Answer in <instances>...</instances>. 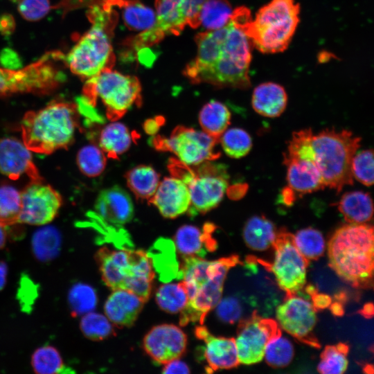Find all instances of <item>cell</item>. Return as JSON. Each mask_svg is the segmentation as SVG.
Segmentation results:
<instances>
[{
    "label": "cell",
    "instance_id": "9c48e42d",
    "mask_svg": "<svg viewBox=\"0 0 374 374\" xmlns=\"http://www.w3.org/2000/svg\"><path fill=\"white\" fill-rule=\"evenodd\" d=\"M62 62H64V54L51 51L24 68L0 66V97L16 93L43 96L53 93L66 80Z\"/></svg>",
    "mask_w": 374,
    "mask_h": 374
},
{
    "label": "cell",
    "instance_id": "d4e9b609",
    "mask_svg": "<svg viewBox=\"0 0 374 374\" xmlns=\"http://www.w3.org/2000/svg\"><path fill=\"white\" fill-rule=\"evenodd\" d=\"M283 163L287 168L288 188L292 191L306 194L325 188L320 172L313 161L284 155Z\"/></svg>",
    "mask_w": 374,
    "mask_h": 374
},
{
    "label": "cell",
    "instance_id": "11a10c76",
    "mask_svg": "<svg viewBox=\"0 0 374 374\" xmlns=\"http://www.w3.org/2000/svg\"><path fill=\"white\" fill-rule=\"evenodd\" d=\"M159 125V120H148L145 121L144 128L147 133L153 134L157 132Z\"/></svg>",
    "mask_w": 374,
    "mask_h": 374
},
{
    "label": "cell",
    "instance_id": "7bdbcfd3",
    "mask_svg": "<svg viewBox=\"0 0 374 374\" xmlns=\"http://www.w3.org/2000/svg\"><path fill=\"white\" fill-rule=\"evenodd\" d=\"M82 334L93 341H100L114 334L111 321L100 313L88 312L82 317L80 323Z\"/></svg>",
    "mask_w": 374,
    "mask_h": 374
},
{
    "label": "cell",
    "instance_id": "e575fe53",
    "mask_svg": "<svg viewBox=\"0 0 374 374\" xmlns=\"http://www.w3.org/2000/svg\"><path fill=\"white\" fill-rule=\"evenodd\" d=\"M232 12L227 0H206L199 13L200 25L206 30L220 29L228 23Z\"/></svg>",
    "mask_w": 374,
    "mask_h": 374
},
{
    "label": "cell",
    "instance_id": "8d00e7d4",
    "mask_svg": "<svg viewBox=\"0 0 374 374\" xmlns=\"http://www.w3.org/2000/svg\"><path fill=\"white\" fill-rule=\"evenodd\" d=\"M348 346L345 343L326 346L321 354L317 371L322 374H341L348 367Z\"/></svg>",
    "mask_w": 374,
    "mask_h": 374
},
{
    "label": "cell",
    "instance_id": "d6a6232c",
    "mask_svg": "<svg viewBox=\"0 0 374 374\" xmlns=\"http://www.w3.org/2000/svg\"><path fill=\"white\" fill-rule=\"evenodd\" d=\"M61 247V235L56 228L44 226L35 232L32 238V249L35 256L42 262L55 258Z\"/></svg>",
    "mask_w": 374,
    "mask_h": 374
},
{
    "label": "cell",
    "instance_id": "e0dca14e",
    "mask_svg": "<svg viewBox=\"0 0 374 374\" xmlns=\"http://www.w3.org/2000/svg\"><path fill=\"white\" fill-rule=\"evenodd\" d=\"M19 223L44 225L57 215L62 199L60 193L43 182H30L21 192Z\"/></svg>",
    "mask_w": 374,
    "mask_h": 374
},
{
    "label": "cell",
    "instance_id": "6f0895ef",
    "mask_svg": "<svg viewBox=\"0 0 374 374\" xmlns=\"http://www.w3.org/2000/svg\"><path fill=\"white\" fill-rule=\"evenodd\" d=\"M3 226L0 225V249H1L6 242V233Z\"/></svg>",
    "mask_w": 374,
    "mask_h": 374
},
{
    "label": "cell",
    "instance_id": "db71d44e",
    "mask_svg": "<svg viewBox=\"0 0 374 374\" xmlns=\"http://www.w3.org/2000/svg\"><path fill=\"white\" fill-rule=\"evenodd\" d=\"M8 269L7 265L3 261H0V291L6 285Z\"/></svg>",
    "mask_w": 374,
    "mask_h": 374
},
{
    "label": "cell",
    "instance_id": "5bb4252c",
    "mask_svg": "<svg viewBox=\"0 0 374 374\" xmlns=\"http://www.w3.org/2000/svg\"><path fill=\"white\" fill-rule=\"evenodd\" d=\"M272 247L274 260L269 269L285 297L296 295L305 285L309 262L296 248L294 235L285 230L277 232Z\"/></svg>",
    "mask_w": 374,
    "mask_h": 374
},
{
    "label": "cell",
    "instance_id": "7a4b0ae2",
    "mask_svg": "<svg viewBox=\"0 0 374 374\" xmlns=\"http://www.w3.org/2000/svg\"><path fill=\"white\" fill-rule=\"evenodd\" d=\"M87 17L91 26L64 55L65 65L86 80L114 65L112 37L118 15L107 0H102L89 7Z\"/></svg>",
    "mask_w": 374,
    "mask_h": 374
},
{
    "label": "cell",
    "instance_id": "7c38bea8",
    "mask_svg": "<svg viewBox=\"0 0 374 374\" xmlns=\"http://www.w3.org/2000/svg\"><path fill=\"white\" fill-rule=\"evenodd\" d=\"M206 0H155L156 19L149 29L127 38L124 44L138 53L170 35H179L186 26H200L199 13Z\"/></svg>",
    "mask_w": 374,
    "mask_h": 374
},
{
    "label": "cell",
    "instance_id": "bcb514c9",
    "mask_svg": "<svg viewBox=\"0 0 374 374\" xmlns=\"http://www.w3.org/2000/svg\"><path fill=\"white\" fill-rule=\"evenodd\" d=\"M17 8L24 19L35 21L44 17L52 9V6L49 0H21Z\"/></svg>",
    "mask_w": 374,
    "mask_h": 374
},
{
    "label": "cell",
    "instance_id": "f907efd6",
    "mask_svg": "<svg viewBox=\"0 0 374 374\" xmlns=\"http://www.w3.org/2000/svg\"><path fill=\"white\" fill-rule=\"evenodd\" d=\"M307 290L312 297V305L315 309L326 308L331 304L330 297L323 294H319L314 287L310 286L307 287Z\"/></svg>",
    "mask_w": 374,
    "mask_h": 374
},
{
    "label": "cell",
    "instance_id": "9f6ffc18",
    "mask_svg": "<svg viewBox=\"0 0 374 374\" xmlns=\"http://www.w3.org/2000/svg\"><path fill=\"white\" fill-rule=\"evenodd\" d=\"M373 309L371 303H368L364 305L362 310V314L365 317H371L373 316Z\"/></svg>",
    "mask_w": 374,
    "mask_h": 374
},
{
    "label": "cell",
    "instance_id": "f6af8a7d",
    "mask_svg": "<svg viewBox=\"0 0 374 374\" xmlns=\"http://www.w3.org/2000/svg\"><path fill=\"white\" fill-rule=\"evenodd\" d=\"M373 152L364 150L355 153L351 163L353 176L366 186L373 184Z\"/></svg>",
    "mask_w": 374,
    "mask_h": 374
},
{
    "label": "cell",
    "instance_id": "ab89813d",
    "mask_svg": "<svg viewBox=\"0 0 374 374\" xmlns=\"http://www.w3.org/2000/svg\"><path fill=\"white\" fill-rule=\"evenodd\" d=\"M219 141L224 152L234 159L246 156L252 147V140L249 133L238 127L226 130Z\"/></svg>",
    "mask_w": 374,
    "mask_h": 374
},
{
    "label": "cell",
    "instance_id": "cb8c5ba5",
    "mask_svg": "<svg viewBox=\"0 0 374 374\" xmlns=\"http://www.w3.org/2000/svg\"><path fill=\"white\" fill-rule=\"evenodd\" d=\"M145 301L135 294L125 290H113L105 305V316L118 327H130L143 309Z\"/></svg>",
    "mask_w": 374,
    "mask_h": 374
},
{
    "label": "cell",
    "instance_id": "ffe728a7",
    "mask_svg": "<svg viewBox=\"0 0 374 374\" xmlns=\"http://www.w3.org/2000/svg\"><path fill=\"white\" fill-rule=\"evenodd\" d=\"M195 335L205 344L203 356L207 372L231 369L240 364L234 338L215 337L202 324L196 327Z\"/></svg>",
    "mask_w": 374,
    "mask_h": 374
},
{
    "label": "cell",
    "instance_id": "836d02e7",
    "mask_svg": "<svg viewBox=\"0 0 374 374\" xmlns=\"http://www.w3.org/2000/svg\"><path fill=\"white\" fill-rule=\"evenodd\" d=\"M156 301L159 307L170 314L180 313L188 301L183 281L161 285L156 292Z\"/></svg>",
    "mask_w": 374,
    "mask_h": 374
},
{
    "label": "cell",
    "instance_id": "680465c9",
    "mask_svg": "<svg viewBox=\"0 0 374 374\" xmlns=\"http://www.w3.org/2000/svg\"><path fill=\"white\" fill-rule=\"evenodd\" d=\"M332 312L335 315H341L343 314V310L340 304L334 303L331 308Z\"/></svg>",
    "mask_w": 374,
    "mask_h": 374
},
{
    "label": "cell",
    "instance_id": "3957f363",
    "mask_svg": "<svg viewBox=\"0 0 374 374\" xmlns=\"http://www.w3.org/2000/svg\"><path fill=\"white\" fill-rule=\"evenodd\" d=\"M240 263L231 255L215 260L198 256L183 257L181 274L188 294V303L180 312L179 324H203L207 314L222 299L224 283L229 269Z\"/></svg>",
    "mask_w": 374,
    "mask_h": 374
},
{
    "label": "cell",
    "instance_id": "5b68a950",
    "mask_svg": "<svg viewBox=\"0 0 374 374\" xmlns=\"http://www.w3.org/2000/svg\"><path fill=\"white\" fill-rule=\"evenodd\" d=\"M78 126L77 105L53 100L39 110L24 114L21 123L23 143L31 152L49 154L67 148Z\"/></svg>",
    "mask_w": 374,
    "mask_h": 374
},
{
    "label": "cell",
    "instance_id": "7dc6e473",
    "mask_svg": "<svg viewBox=\"0 0 374 374\" xmlns=\"http://www.w3.org/2000/svg\"><path fill=\"white\" fill-rule=\"evenodd\" d=\"M216 306L218 317L226 323H234L240 317L241 306L235 298L221 299Z\"/></svg>",
    "mask_w": 374,
    "mask_h": 374
},
{
    "label": "cell",
    "instance_id": "52a82bcc",
    "mask_svg": "<svg viewBox=\"0 0 374 374\" xmlns=\"http://www.w3.org/2000/svg\"><path fill=\"white\" fill-rule=\"evenodd\" d=\"M96 259L102 279L112 289L130 291L145 302L151 294L154 271L152 262L141 250L100 248Z\"/></svg>",
    "mask_w": 374,
    "mask_h": 374
},
{
    "label": "cell",
    "instance_id": "b9f144b4",
    "mask_svg": "<svg viewBox=\"0 0 374 374\" xmlns=\"http://www.w3.org/2000/svg\"><path fill=\"white\" fill-rule=\"evenodd\" d=\"M77 165L82 174L93 177L100 175L106 166L105 152L93 144L83 146L76 157Z\"/></svg>",
    "mask_w": 374,
    "mask_h": 374
},
{
    "label": "cell",
    "instance_id": "4fadbf2b",
    "mask_svg": "<svg viewBox=\"0 0 374 374\" xmlns=\"http://www.w3.org/2000/svg\"><path fill=\"white\" fill-rule=\"evenodd\" d=\"M150 141L157 150L171 152L179 161L188 166L214 161L220 156V152L215 149L219 139L192 127L179 125L169 137L156 136Z\"/></svg>",
    "mask_w": 374,
    "mask_h": 374
},
{
    "label": "cell",
    "instance_id": "603a6c76",
    "mask_svg": "<svg viewBox=\"0 0 374 374\" xmlns=\"http://www.w3.org/2000/svg\"><path fill=\"white\" fill-rule=\"evenodd\" d=\"M214 230L215 225L211 223L205 224L202 229L190 224L181 226L175 235L177 251L183 257L204 258L208 251L211 252L217 247V242L212 236Z\"/></svg>",
    "mask_w": 374,
    "mask_h": 374
},
{
    "label": "cell",
    "instance_id": "2e32d148",
    "mask_svg": "<svg viewBox=\"0 0 374 374\" xmlns=\"http://www.w3.org/2000/svg\"><path fill=\"white\" fill-rule=\"evenodd\" d=\"M279 326L299 341L320 348L313 333L317 323L316 309L308 301L296 295L285 297L276 309Z\"/></svg>",
    "mask_w": 374,
    "mask_h": 374
},
{
    "label": "cell",
    "instance_id": "ee69618b",
    "mask_svg": "<svg viewBox=\"0 0 374 374\" xmlns=\"http://www.w3.org/2000/svg\"><path fill=\"white\" fill-rule=\"evenodd\" d=\"M294 357L292 343L282 335L271 339L266 345L264 357L270 366L278 368L287 366Z\"/></svg>",
    "mask_w": 374,
    "mask_h": 374
},
{
    "label": "cell",
    "instance_id": "f546056e",
    "mask_svg": "<svg viewBox=\"0 0 374 374\" xmlns=\"http://www.w3.org/2000/svg\"><path fill=\"white\" fill-rule=\"evenodd\" d=\"M107 1L112 6L121 9L123 21L130 30L142 32L150 28L155 22V12L138 0Z\"/></svg>",
    "mask_w": 374,
    "mask_h": 374
},
{
    "label": "cell",
    "instance_id": "f1b7e54d",
    "mask_svg": "<svg viewBox=\"0 0 374 374\" xmlns=\"http://www.w3.org/2000/svg\"><path fill=\"white\" fill-rule=\"evenodd\" d=\"M134 137L125 125L113 121L101 130L99 146L109 158L117 159L130 148Z\"/></svg>",
    "mask_w": 374,
    "mask_h": 374
},
{
    "label": "cell",
    "instance_id": "ac0fdd59",
    "mask_svg": "<svg viewBox=\"0 0 374 374\" xmlns=\"http://www.w3.org/2000/svg\"><path fill=\"white\" fill-rule=\"evenodd\" d=\"M186 335L178 326L163 323L154 326L144 337L143 347L150 357L165 364L182 356L186 348Z\"/></svg>",
    "mask_w": 374,
    "mask_h": 374
},
{
    "label": "cell",
    "instance_id": "f5cc1de1",
    "mask_svg": "<svg viewBox=\"0 0 374 374\" xmlns=\"http://www.w3.org/2000/svg\"><path fill=\"white\" fill-rule=\"evenodd\" d=\"M15 29V21L10 14L0 16V33L3 35L12 34Z\"/></svg>",
    "mask_w": 374,
    "mask_h": 374
},
{
    "label": "cell",
    "instance_id": "d590c367",
    "mask_svg": "<svg viewBox=\"0 0 374 374\" xmlns=\"http://www.w3.org/2000/svg\"><path fill=\"white\" fill-rule=\"evenodd\" d=\"M294 244L310 263L319 258L324 253L326 245L321 233L314 228H306L298 231L294 235Z\"/></svg>",
    "mask_w": 374,
    "mask_h": 374
},
{
    "label": "cell",
    "instance_id": "681fc988",
    "mask_svg": "<svg viewBox=\"0 0 374 374\" xmlns=\"http://www.w3.org/2000/svg\"><path fill=\"white\" fill-rule=\"evenodd\" d=\"M102 0H61L59 3L53 6L55 8H62L64 10V13L80 7L85 6H90L94 3H98Z\"/></svg>",
    "mask_w": 374,
    "mask_h": 374
},
{
    "label": "cell",
    "instance_id": "484cf974",
    "mask_svg": "<svg viewBox=\"0 0 374 374\" xmlns=\"http://www.w3.org/2000/svg\"><path fill=\"white\" fill-rule=\"evenodd\" d=\"M287 103V93L281 85L267 82L257 86L253 92L251 105L258 114L269 118L279 116Z\"/></svg>",
    "mask_w": 374,
    "mask_h": 374
},
{
    "label": "cell",
    "instance_id": "d6986e66",
    "mask_svg": "<svg viewBox=\"0 0 374 374\" xmlns=\"http://www.w3.org/2000/svg\"><path fill=\"white\" fill-rule=\"evenodd\" d=\"M30 152L15 138L0 139V172L12 180L26 175L30 182H43Z\"/></svg>",
    "mask_w": 374,
    "mask_h": 374
},
{
    "label": "cell",
    "instance_id": "8fae6325",
    "mask_svg": "<svg viewBox=\"0 0 374 374\" xmlns=\"http://www.w3.org/2000/svg\"><path fill=\"white\" fill-rule=\"evenodd\" d=\"M81 98L95 107L100 99L107 118L112 121L121 118L134 105H141V86L139 79L106 69L87 79Z\"/></svg>",
    "mask_w": 374,
    "mask_h": 374
},
{
    "label": "cell",
    "instance_id": "ba28073f",
    "mask_svg": "<svg viewBox=\"0 0 374 374\" xmlns=\"http://www.w3.org/2000/svg\"><path fill=\"white\" fill-rule=\"evenodd\" d=\"M361 139L350 131L324 130L312 135L314 159L324 187L340 192L344 186L353 184V158Z\"/></svg>",
    "mask_w": 374,
    "mask_h": 374
},
{
    "label": "cell",
    "instance_id": "816d5d0a",
    "mask_svg": "<svg viewBox=\"0 0 374 374\" xmlns=\"http://www.w3.org/2000/svg\"><path fill=\"white\" fill-rule=\"evenodd\" d=\"M188 365L179 359H173L163 366V373H190Z\"/></svg>",
    "mask_w": 374,
    "mask_h": 374
},
{
    "label": "cell",
    "instance_id": "30bf717a",
    "mask_svg": "<svg viewBox=\"0 0 374 374\" xmlns=\"http://www.w3.org/2000/svg\"><path fill=\"white\" fill-rule=\"evenodd\" d=\"M168 169L173 177L187 186L190 196V215L205 213L217 206L228 188L229 179L225 166L213 161L195 166L186 165L178 159H170Z\"/></svg>",
    "mask_w": 374,
    "mask_h": 374
},
{
    "label": "cell",
    "instance_id": "8992f818",
    "mask_svg": "<svg viewBox=\"0 0 374 374\" xmlns=\"http://www.w3.org/2000/svg\"><path fill=\"white\" fill-rule=\"evenodd\" d=\"M300 6L295 0H271L254 19L231 15L251 45L262 53H280L289 46L299 25Z\"/></svg>",
    "mask_w": 374,
    "mask_h": 374
},
{
    "label": "cell",
    "instance_id": "c3c4849f",
    "mask_svg": "<svg viewBox=\"0 0 374 374\" xmlns=\"http://www.w3.org/2000/svg\"><path fill=\"white\" fill-rule=\"evenodd\" d=\"M0 63L3 67L17 69L21 64L18 54L10 48H5L0 54Z\"/></svg>",
    "mask_w": 374,
    "mask_h": 374
},
{
    "label": "cell",
    "instance_id": "4316f807",
    "mask_svg": "<svg viewBox=\"0 0 374 374\" xmlns=\"http://www.w3.org/2000/svg\"><path fill=\"white\" fill-rule=\"evenodd\" d=\"M338 209L348 223L365 224L373 217L372 199L362 191L344 193L338 202Z\"/></svg>",
    "mask_w": 374,
    "mask_h": 374
},
{
    "label": "cell",
    "instance_id": "7402d4cb",
    "mask_svg": "<svg viewBox=\"0 0 374 374\" xmlns=\"http://www.w3.org/2000/svg\"><path fill=\"white\" fill-rule=\"evenodd\" d=\"M95 208L100 217L116 225L127 224L134 215L130 195L118 186L102 190L97 197Z\"/></svg>",
    "mask_w": 374,
    "mask_h": 374
},
{
    "label": "cell",
    "instance_id": "4dcf8cb0",
    "mask_svg": "<svg viewBox=\"0 0 374 374\" xmlns=\"http://www.w3.org/2000/svg\"><path fill=\"white\" fill-rule=\"evenodd\" d=\"M127 184L134 195L140 199L149 201L159 184V175L151 166H137L125 175Z\"/></svg>",
    "mask_w": 374,
    "mask_h": 374
},
{
    "label": "cell",
    "instance_id": "60d3db41",
    "mask_svg": "<svg viewBox=\"0 0 374 374\" xmlns=\"http://www.w3.org/2000/svg\"><path fill=\"white\" fill-rule=\"evenodd\" d=\"M68 299L71 314L74 317L92 312L98 302L95 290L82 283L74 285L70 289Z\"/></svg>",
    "mask_w": 374,
    "mask_h": 374
},
{
    "label": "cell",
    "instance_id": "74e56055",
    "mask_svg": "<svg viewBox=\"0 0 374 374\" xmlns=\"http://www.w3.org/2000/svg\"><path fill=\"white\" fill-rule=\"evenodd\" d=\"M31 366L38 374H57L67 369L59 351L51 346L36 349L32 355Z\"/></svg>",
    "mask_w": 374,
    "mask_h": 374
},
{
    "label": "cell",
    "instance_id": "44dd1931",
    "mask_svg": "<svg viewBox=\"0 0 374 374\" xmlns=\"http://www.w3.org/2000/svg\"><path fill=\"white\" fill-rule=\"evenodd\" d=\"M148 202L166 218H175L188 211L190 196L186 184L175 177H165Z\"/></svg>",
    "mask_w": 374,
    "mask_h": 374
},
{
    "label": "cell",
    "instance_id": "f35d334b",
    "mask_svg": "<svg viewBox=\"0 0 374 374\" xmlns=\"http://www.w3.org/2000/svg\"><path fill=\"white\" fill-rule=\"evenodd\" d=\"M21 195L9 185L0 186V225L6 227L19 223Z\"/></svg>",
    "mask_w": 374,
    "mask_h": 374
},
{
    "label": "cell",
    "instance_id": "1f68e13d",
    "mask_svg": "<svg viewBox=\"0 0 374 374\" xmlns=\"http://www.w3.org/2000/svg\"><path fill=\"white\" fill-rule=\"evenodd\" d=\"M231 121V113L223 103L211 100L204 105L199 114V122L204 132L220 139L227 129Z\"/></svg>",
    "mask_w": 374,
    "mask_h": 374
},
{
    "label": "cell",
    "instance_id": "91938a15",
    "mask_svg": "<svg viewBox=\"0 0 374 374\" xmlns=\"http://www.w3.org/2000/svg\"><path fill=\"white\" fill-rule=\"evenodd\" d=\"M11 1L14 2V3H19L21 0H10Z\"/></svg>",
    "mask_w": 374,
    "mask_h": 374
},
{
    "label": "cell",
    "instance_id": "83f0119b",
    "mask_svg": "<svg viewBox=\"0 0 374 374\" xmlns=\"http://www.w3.org/2000/svg\"><path fill=\"white\" fill-rule=\"evenodd\" d=\"M276 233L273 222L263 215H255L247 221L242 235L248 247L262 251L272 247Z\"/></svg>",
    "mask_w": 374,
    "mask_h": 374
},
{
    "label": "cell",
    "instance_id": "6da1fadb",
    "mask_svg": "<svg viewBox=\"0 0 374 374\" xmlns=\"http://www.w3.org/2000/svg\"><path fill=\"white\" fill-rule=\"evenodd\" d=\"M195 41L197 55L184 70L193 84L243 89L251 86L252 45L231 17L220 29L199 33Z\"/></svg>",
    "mask_w": 374,
    "mask_h": 374
},
{
    "label": "cell",
    "instance_id": "9a60e30c",
    "mask_svg": "<svg viewBox=\"0 0 374 374\" xmlns=\"http://www.w3.org/2000/svg\"><path fill=\"white\" fill-rule=\"evenodd\" d=\"M280 335L281 330L276 321L262 318L256 312L241 320L235 339L240 364L251 365L261 362L267 343Z\"/></svg>",
    "mask_w": 374,
    "mask_h": 374
},
{
    "label": "cell",
    "instance_id": "277c9868",
    "mask_svg": "<svg viewBox=\"0 0 374 374\" xmlns=\"http://www.w3.org/2000/svg\"><path fill=\"white\" fill-rule=\"evenodd\" d=\"M373 227L351 224L337 229L328 243L329 266L355 288L368 289L373 283Z\"/></svg>",
    "mask_w": 374,
    "mask_h": 374
}]
</instances>
